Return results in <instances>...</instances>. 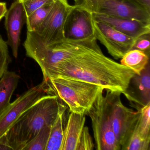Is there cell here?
<instances>
[{
	"label": "cell",
	"mask_w": 150,
	"mask_h": 150,
	"mask_svg": "<svg viewBox=\"0 0 150 150\" xmlns=\"http://www.w3.org/2000/svg\"><path fill=\"white\" fill-rule=\"evenodd\" d=\"M95 21L105 23L121 33L137 39L139 37L150 33V23L129 18L114 17L92 13Z\"/></svg>",
	"instance_id": "obj_14"
},
{
	"label": "cell",
	"mask_w": 150,
	"mask_h": 150,
	"mask_svg": "<svg viewBox=\"0 0 150 150\" xmlns=\"http://www.w3.org/2000/svg\"><path fill=\"white\" fill-rule=\"evenodd\" d=\"M46 95L42 82L29 89L10 103L0 115V137L6 133L23 113Z\"/></svg>",
	"instance_id": "obj_9"
},
{
	"label": "cell",
	"mask_w": 150,
	"mask_h": 150,
	"mask_svg": "<svg viewBox=\"0 0 150 150\" xmlns=\"http://www.w3.org/2000/svg\"><path fill=\"white\" fill-rule=\"evenodd\" d=\"M93 35V19L92 13L77 4L72 6L65 23V39L82 40Z\"/></svg>",
	"instance_id": "obj_11"
},
{
	"label": "cell",
	"mask_w": 150,
	"mask_h": 150,
	"mask_svg": "<svg viewBox=\"0 0 150 150\" xmlns=\"http://www.w3.org/2000/svg\"><path fill=\"white\" fill-rule=\"evenodd\" d=\"M135 74L105 56L98 45L58 64L43 79L55 77L74 79L96 85L106 91L122 93Z\"/></svg>",
	"instance_id": "obj_1"
},
{
	"label": "cell",
	"mask_w": 150,
	"mask_h": 150,
	"mask_svg": "<svg viewBox=\"0 0 150 150\" xmlns=\"http://www.w3.org/2000/svg\"><path fill=\"white\" fill-rule=\"evenodd\" d=\"M95 147L92 137L87 126H84L80 137L76 150H93Z\"/></svg>",
	"instance_id": "obj_24"
},
{
	"label": "cell",
	"mask_w": 150,
	"mask_h": 150,
	"mask_svg": "<svg viewBox=\"0 0 150 150\" xmlns=\"http://www.w3.org/2000/svg\"><path fill=\"white\" fill-rule=\"evenodd\" d=\"M150 33L144 34L136 39L131 50H137L143 52L150 56Z\"/></svg>",
	"instance_id": "obj_26"
},
{
	"label": "cell",
	"mask_w": 150,
	"mask_h": 150,
	"mask_svg": "<svg viewBox=\"0 0 150 150\" xmlns=\"http://www.w3.org/2000/svg\"><path fill=\"white\" fill-rule=\"evenodd\" d=\"M27 56L35 60L40 66L43 79L61 62L93 49L98 45L94 35L86 39L67 40L46 45L35 31L27 32L24 42Z\"/></svg>",
	"instance_id": "obj_2"
},
{
	"label": "cell",
	"mask_w": 150,
	"mask_h": 150,
	"mask_svg": "<svg viewBox=\"0 0 150 150\" xmlns=\"http://www.w3.org/2000/svg\"><path fill=\"white\" fill-rule=\"evenodd\" d=\"M137 123L130 136L121 147V150H150V138H146L140 135Z\"/></svg>",
	"instance_id": "obj_20"
},
{
	"label": "cell",
	"mask_w": 150,
	"mask_h": 150,
	"mask_svg": "<svg viewBox=\"0 0 150 150\" xmlns=\"http://www.w3.org/2000/svg\"><path fill=\"white\" fill-rule=\"evenodd\" d=\"M20 77L7 71L0 79V115L10 104V100L18 85Z\"/></svg>",
	"instance_id": "obj_17"
},
{
	"label": "cell",
	"mask_w": 150,
	"mask_h": 150,
	"mask_svg": "<svg viewBox=\"0 0 150 150\" xmlns=\"http://www.w3.org/2000/svg\"><path fill=\"white\" fill-rule=\"evenodd\" d=\"M46 94L56 96L67 105L70 112L88 115L103 88L74 79L55 77L43 79Z\"/></svg>",
	"instance_id": "obj_4"
},
{
	"label": "cell",
	"mask_w": 150,
	"mask_h": 150,
	"mask_svg": "<svg viewBox=\"0 0 150 150\" xmlns=\"http://www.w3.org/2000/svg\"><path fill=\"white\" fill-rule=\"evenodd\" d=\"M86 122V115L70 112L61 150H76Z\"/></svg>",
	"instance_id": "obj_15"
},
{
	"label": "cell",
	"mask_w": 150,
	"mask_h": 150,
	"mask_svg": "<svg viewBox=\"0 0 150 150\" xmlns=\"http://www.w3.org/2000/svg\"><path fill=\"white\" fill-rule=\"evenodd\" d=\"M11 62L7 43L0 35V79L8 71V65Z\"/></svg>",
	"instance_id": "obj_23"
},
{
	"label": "cell",
	"mask_w": 150,
	"mask_h": 150,
	"mask_svg": "<svg viewBox=\"0 0 150 150\" xmlns=\"http://www.w3.org/2000/svg\"><path fill=\"white\" fill-rule=\"evenodd\" d=\"M0 150H13L9 144L6 134L0 137Z\"/></svg>",
	"instance_id": "obj_27"
},
{
	"label": "cell",
	"mask_w": 150,
	"mask_h": 150,
	"mask_svg": "<svg viewBox=\"0 0 150 150\" xmlns=\"http://www.w3.org/2000/svg\"><path fill=\"white\" fill-rule=\"evenodd\" d=\"M139 116L137 123L138 130L146 138H150V103L139 110Z\"/></svg>",
	"instance_id": "obj_22"
},
{
	"label": "cell",
	"mask_w": 150,
	"mask_h": 150,
	"mask_svg": "<svg viewBox=\"0 0 150 150\" xmlns=\"http://www.w3.org/2000/svg\"><path fill=\"white\" fill-rule=\"evenodd\" d=\"M122 94L137 110L150 103V63L139 75L135 74Z\"/></svg>",
	"instance_id": "obj_12"
},
{
	"label": "cell",
	"mask_w": 150,
	"mask_h": 150,
	"mask_svg": "<svg viewBox=\"0 0 150 150\" xmlns=\"http://www.w3.org/2000/svg\"><path fill=\"white\" fill-rule=\"evenodd\" d=\"M75 4L92 13L150 23V11L136 0H79Z\"/></svg>",
	"instance_id": "obj_5"
},
{
	"label": "cell",
	"mask_w": 150,
	"mask_h": 150,
	"mask_svg": "<svg viewBox=\"0 0 150 150\" xmlns=\"http://www.w3.org/2000/svg\"><path fill=\"white\" fill-rule=\"evenodd\" d=\"M103 91L100 92L88 114L92 121L96 148L98 150H121L113 131Z\"/></svg>",
	"instance_id": "obj_6"
},
{
	"label": "cell",
	"mask_w": 150,
	"mask_h": 150,
	"mask_svg": "<svg viewBox=\"0 0 150 150\" xmlns=\"http://www.w3.org/2000/svg\"><path fill=\"white\" fill-rule=\"evenodd\" d=\"M74 1H75V3H76V2H77L79 1V0H74Z\"/></svg>",
	"instance_id": "obj_30"
},
{
	"label": "cell",
	"mask_w": 150,
	"mask_h": 150,
	"mask_svg": "<svg viewBox=\"0 0 150 150\" xmlns=\"http://www.w3.org/2000/svg\"><path fill=\"white\" fill-rule=\"evenodd\" d=\"M105 95L109 114L116 138L122 146L134 130L139 116L135 111L125 107L121 101V93L107 90Z\"/></svg>",
	"instance_id": "obj_7"
},
{
	"label": "cell",
	"mask_w": 150,
	"mask_h": 150,
	"mask_svg": "<svg viewBox=\"0 0 150 150\" xmlns=\"http://www.w3.org/2000/svg\"><path fill=\"white\" fill-rule=\"evenodd\" d=\"M148 11H150V0H136Z\"/></svg>",
	"instance_id": "obj_29"
},
{
	"label": "cell",
	"mask_w": 150,
	"mask_h": 150,
	"mask_svg": "<svg viewBox=\"0 0 150 150\" xmlns=\"http://www.w3.org/2000/svg\"><path fill=\"white\" fill-rule=\"evenodd\" d=\"M72 7L67 0H55L47 17L35 31L45 44H53L64 40L65 23Z\"/></svg>",
	"instance_id": "obj_8"
},
{
	"label": "cell",
	"mask_w": 150,
	"mask_h": 150,
	"mask_svg": "<svg viewBox=\"0 0 150 150\" xmlns=\"http://www.w3.org/2000/svg\"><path fill=\"white\" fill-rule=\"evenodd\" d=\"M59 110V100L46 95L32 105L6 133L13 150H23L44 127L52 125Z\"/></svg>",
	"instance_id": "obj_3"
},
{
	"label": "cell",
	"mask_w": 150,
	"mask_h": 150,
	"mask_svg": "<svg viewBox=\"0 0 150 150\" xmlns=\"http://www.w3.org/2000/svg\"><path fill=\"white\" fill-rule=\"evenodd\" d=\"M120 64L139 75L149 63V56L141 51L131 50L122 58Z\"/></svg>",
	"instance_id": "obj_18"
},
{
	"label": "cell",
	"mask_w": 150,
	"mask_h": 150,
	"mask_svg": "<svg viewBox=\"0 0 150 150\" xmlns=\"http://www.w3.org/2000/svg\"><path fill=\"white\" fill-rule=\"evenodd\" d=\"M5 28L7 33L6 42L12 49L13 56L17 58L20 44L21 31L26 17L22 4L19 0L12 3L5 14Z\"/></svg>",
	"instance_id": "obj_13"
},
{
	"label": "cell",
	"mask_w": 150,
	"mask_h": 150,
	"mask_svg": "<svg viewBox=\"0 0 150 150\" xmlns=\"http://www.w3.org/2000/svg\"><path fill=\"white\" fill-rule=\"evenodd\" d=\"M52 125L41 129L36 136L30 141L23 150H45L48 144Z\"/></svg>",
	"instance_id": "obj_21"
},
{
	"label": "cell",
	"mask_w": 150,
	"mask_h": 150,
	"mask_svg": "<svg viewBox=\"0 0 150 150\" xmlns=\"http://www.w3.org/2000/svg\"><path fill=\"white\" fill-rule=\"evenodd\" d=\"M54 1H49L26 17L28 31H36L39 28L52 8Z\"/></svg>",
	"instance_id": "obj_19"
},
{
	"label": "cell",
	"mask_w": 150,
	"mask_h": 150,
	"mask_svg": "<svg viewBox=\"0 0 150 150\" xmlns=\"http://www.w3.org/2000/svg\"><path fill=\"white\" fill-rule=\"evenodd\" d=\"M94 35L115 59H121L131 50L135 38L121 33L105 23L93 20Z\"/></svg>",
	"instance_id": "obj_10"
},
{
	"label": "cell",
	"mask_w": 150,
	"mask_h": 150,
	"mask_svg": "<svg viewBox=\"0 0 150 150\" xmlns=\"http://www.w3.org/2000/svg\"><path fill=\"white\" fill-rule=\"evenodd\" d=\"M21 2L25 11L26 17H28L39 8L52 0H19Z\"/></svg>",
	"instance_id": "obj_25"
},
{
	"label": "cell",
	"mask_w": 150,
	"mask_h": 150,
	"mask_svg": "<svg viewBox=\"0 0 150 150\" xmlns=\"http://www.w3.org/2000/svg\"><path fill=\"white\" fill-rule=\"evenodd\" d=\"M8 9L6 4L5 2H0V21L5 16Z\"/></svg>",
	"instance_id": "obj_28"
},
{
	"label": "cell",
	"mask_w": 150,
	"mask_h": 150,
	"mask_svg": "<svg viewBox=\"0 0 150 150\" xmlns=\"http://www.w3.org/2000/svg\"><path fill=\"white\" fill-rule=\"evenodd\" d=\"M70 112L67 105L59 100L58 114L52 125L45 150H61L65 129Z\"/></svg>",
	"instance_id": "obj_16"
}]
</instances>
